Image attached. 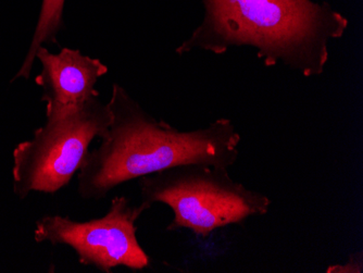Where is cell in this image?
<instances>
[{
    "instance_id": "1",
    "label": "cell",
    "mask_w": 363,
    "mask_h": 273,
    "mask_svg": "<svg viewBox=\"0 0 363 273\" xmlns=\"http://www.w3.org/2000/svg\"><path fill=\"white\" fill-rule=\"evenodd\" d=\"M107 104L111 113L107 134L77 173V193L84 201H101L123 183L174 167L230 169L238 162L242 138L230 120L179 131L145 111L119 84L112 87Z\"/></svg>"
},
{
    "instance_id": "2",
    "label": "cell",
    "mask_w": 363,
    "mask_h": 273,
    "mask_svg": "<svg viewBox=\"0 0 363 273\" xmlns=\"http://www.w3.org/2000/svg\"><path fill=\"white\" fill-rule=\"evenodd\" d=\"M201 26L177 47V55L199 50L223 55L252 47L266 67L279 65L303 77L324 72L330 45L348 28L347 18L330 4L312 0H203Z\"/></svg>"
},
{
    "instance_id": "3",
    "label": "cell",
    "mask_w": 363,
    "mask_h": 273,
    "mask_svg": "<svg viewBox=\"0 0 363 273\" xmlns=\"http://www.w3.org/2000/svg\"><path fill=\"white\" fill-rule=\"evenodd\" d=\"M140 201L147 211L155 204L169 206L172 221L167 231L189 230L198 238L252 217L264 216L272 201L233 180L228 168L183 165L140 179Z\"/></svg>"
},
{
    "instance_id": "4",
    "label": "cell",
    "mask_w": 363,
    "mask_h": 273,
    "mask_svg": "<svg viewBox=\"0 0 363 273\" xmlns=\"http://www.w3.org/2000/svg\"><path fill=\"white\" fill-rule=\"evenodd\" d=\"M99 97H91L62 117L46 120L32 138L14 147L12 179L16 197L54 195L69 185L84 164L93 140L103 138L109 128V106Z\"/></svg>"
},
{
    "instance_id": "5",
    "label": "cell",
    "mask_w": 363,
    "mask_h": 273,
    "mask_svg": "<svg viewBox=\"0 0 363 273\" xmlns=\"http://www.w3.org/2000/svg\"><path fill=\"white\" fill-rule=\"evenodd\" d=\"M147 211L124 196L114 197L104 217L79 222L59 215L44 216L34 228L36 243L72 248L79 262L110 273L117 267L144 270L150 258L138 242L136 221Z\"/></svg>"
},
{
    "instance_id": "6",
    "label": "cell",
    "mask_w": 363,
    "mask_h": 273,
    "mask_svg": "<svg viewBox=\"0 0 363 273\" xmlns=\"http://www.w3.org/2000/svg\"><path fill=\"white\" fill-rule=\"evenodd\" d=\"M42 65L35 83L42 89L46 104V120L57 119L101 96L96 84L108 68L99 59L91 58L79 50L62 48L57 54L42 46L36 52Z\"/></svg>"
},
{
    "instance_id": "7",
    "label": "cell",
    "mask_w": 363,
    "mask_h": 273,
    "mask_svg": "<svg viewBox=\"0 0 363 273\" xmlns=\"http://www.w3.org/2000/svg\"><path fill=\"white\" fill-rule=\"evenodd\" d=\"M65 4V0H43L30 48L26 52L21 68L16 73L11 82H14L18 79H24L28 81L32 74L38 48L47 44L58 43L57 36L63 28Z\"/></svg>"
},
{
    "instance_id": "8",
    "label": "cell",
    "mask_w": 363,
    "mask_h": 273,
    "mask_svg": "<svg viewBox=\"0 0 363 273\" xmlns=\"http://www.w3.org/2000/svg\"><path fill=\"white\" fill-rule=\"evenodd\" d=\"M326 273H362V252H352L345 264H332L325 271Z\"/></svg>"
}]
</instances>
